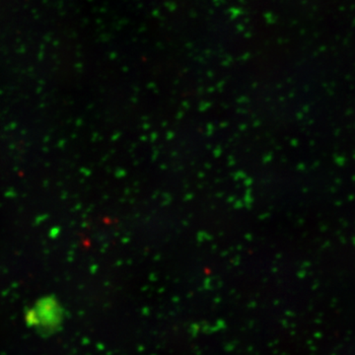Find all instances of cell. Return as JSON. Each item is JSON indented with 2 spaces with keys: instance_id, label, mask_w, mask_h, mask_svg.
I'll list each match as a JSON object with an SVG mask.
<instances>
[{
  "instance_id": "cell-1",
  "label": "cell",
  "mask_w": 355,
  "mask_h": 355,
  "mask_svg": "<svg viewBox=\"0 0 355 355\" xmlns=\"http://www.w3.org/2000/svg\"><path fill=\"white\" fill-rule=\"evenodd\" d=\"M62 309L55 299H42L27 314V320L41 333H53L62 321Z\"/></svg>"
}]
</instances>
